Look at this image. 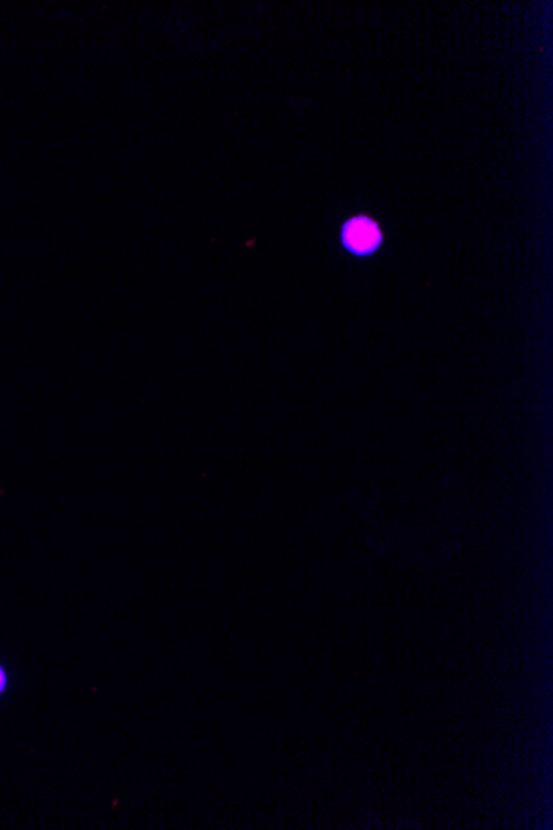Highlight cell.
Returning a JSON list of instances; mask_svg holds the SVG:
<instances>
[{"instance_id": "cell-1", "label": "cell", "mask_w": 553, "mask_h": 830, "mask_svg": "<svg viewBox=\"0 0 553 830\" xmlns=\"http://www.w3.org/2000/svg\"><path fill=\"white\" fill-rule=\"evenodd\" d=\"M344 239L348 250L355 254H370L378 247L382 234L375 222L357 218L345 226Z\"/></svg>"}, {"instance_id": "cell-2", "label": "cell", "mask_w": 553, "mask_h": 830, "mask_svg": "<svg viewBox=\"0 0 553 830\" xmlns=\"http://www.w3.org/2000/svg\"><path fill=\"white\" fill-rule=\"evenodd\" d=\"M4 688V673H2V669H0V690Z\"/></svg>"}]
</instances>
